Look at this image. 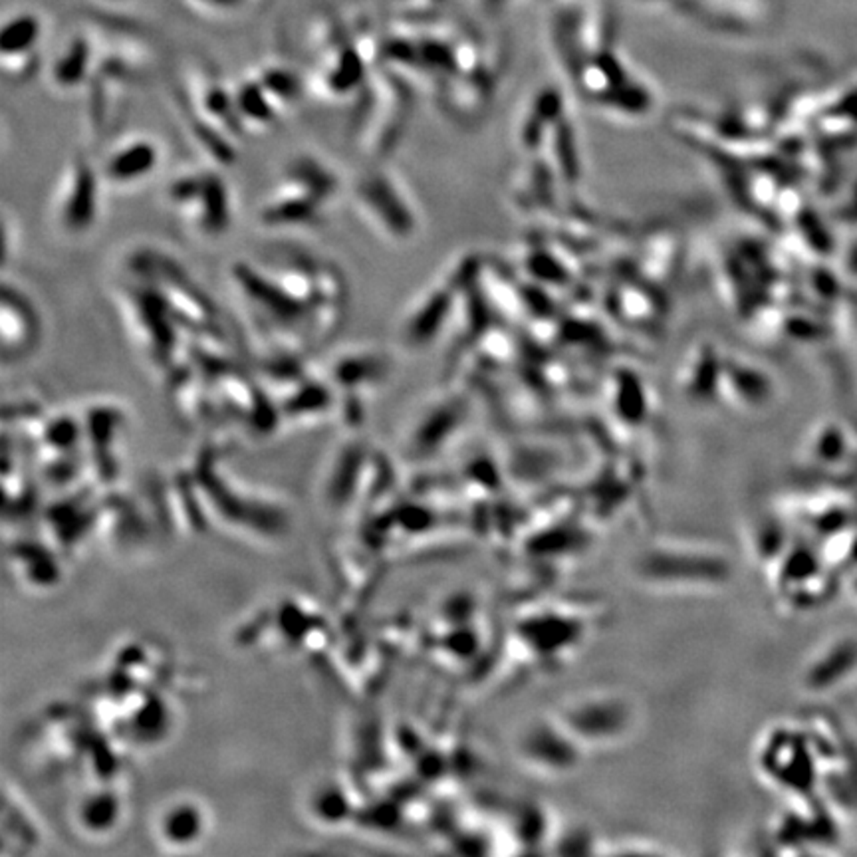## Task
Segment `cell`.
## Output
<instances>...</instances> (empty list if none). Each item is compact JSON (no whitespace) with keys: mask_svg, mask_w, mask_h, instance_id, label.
<instances>
[{"mask_svg":"<svg viewBox=\"0 0 857 857\" xmlns=\"http://www.w3.org/2000/svg\"><path fill=\"white\" fill-rule=\"evenodd\" d=\"M129 270L135 278L150 282L163 296L185 334L226 342V331L213 300L177 262L161 252L142 249L129 257Z\"/></svg>","mask_w":857,"mask_h":857,"instance_id":"6da1fadb","label":"cell"},{"mask_svg":"<svg viewBox=\"0 0 857 857\" xmlns=\"http://www.w3.org/2000/svg\"><path fill=\"white\" fill-rule=\"evenodd\" d=\"M169 203L191 218L195 229L216 239L229 231L233 221L231 195L224 179L213 169L179 173L167 187Z\"/></svg>","mask_w":857,"mask_h":857,"instance_id":"5b68a950","label":"cell"},{"mask_svg":"<svg viewBox=\"0 0 857 857\" xmlns=\"http://www.w3.org/2000/svg\"><path fill=\"white\" fill-rule=\"evenodd\" d=\"M320 56L314 72L318 92L328 100H355L371 80L373 46L328 22L318 38Z\"/></svg>","mask_w":857,"mask_h":857,"instance_id":"3957f363","label":"cell"},{"mask_svg":"<svg viewBox=\"0 0 857 857\" xmlns=\"http://www.w3.org/2000/svg\"><path fill=\"white\" fill-rule=\"evenodd\" d=\"M233 95L236 111H239V118L247 131L273 127L278 121L280 113H282V108L270 98L268 92L258 84L255 76L244 78V80L236 84Z\"/></svg>","mask_w":857,"mask_h":857,"instance_id":"2e32d148","label":"cell"},{"mask_svg":"<svg viewBox=\"0 0 857 857\" xmlns=\"http://www.w3.org/2000/svg\"><path fill=\"white\" fill-rule=\"evenodd\" d=\"M284 179L296 183V185L310 191L312 195L322 199L323 203H330L338 195L339 179L330 165L314 155H296L292 161L286 165Z\"/></svg>","mask_w":857,"mask_h":857,"instance_id":"e0dca14e","label":"cell"},{"mask_svg":"<svg viewBox=\"0 0 857 857\" xmlns=\"http://www.w3.org/2000/svg\"><path fill=\"white\" fill-rule=\"evenodd\" d=\"M0 347L3 362H20L37 349L42 334V323L37 306L30 302L19 286L3 284L0 298Z\"/></svg>","mask_w":857,"mask_h":857,"instance_id":"9c48e42d","label":"cell"},{"mask_svg":"<svg viewBox=\"0 0 857 857\" xmlns=\"http://www.w3.org/2000/svg\"><path fill=\"white\" fill-rule=\"evenodd\" d=\"M389 367L391 360L380 349H346L330 362V381L334 388L357 396L360 389L378 386L386 380Z\"/></svg>","mask_w":857,"mask_h":857,"instance_id":"4fadbf2b","label":"cell"},{"mask_svg":"<svg viewBox=\"0 0 857 857\" xmlns=\"http://www.w3.org/2000/svg\"><path fill=\"white\" fill-rule=\"evenodd\" d=\"M189 3L215 14H234L247 8L252 0H189Z\"/></svg>","mask_w":857,"mask_h":857,"instance_id":"d6986e66","label":"cell"},{"mask_svg":"<svg viewBox=\"0 0 857 857\" xmlns=\"http://www.w3.org/2000/svg\"><path fill=\"white\" fill-rule=\"evenodd\" d=\"M159 145L147 137H131L108 153L100 165L102 181L113 187H134L151 177L159 167Z\"/></svg>","mask_w":857,"mask_h":857,"instance_id":"7c38bea8","label":"cell"},{"mask_svg":"<svg viewBox=\"0 0 857 857\" xmlns=\"http://www.w3.org/2000/svg\"><path fill=\"white\" fill-rule=\"evenodd\" d=\"M556 716L584 748H601L622 742L633 732L637 708L629 697L592 690L572 697Z\"/></svg>","mask_w":857,"mask_h":857,"instance_id":"7a4b0ae2","label":"cell"},{"mask_svg":"<svg viewBox=\"0 0 857 857\" xmlns=\"http://www.w3.org/2000/svg\"><path fill=\"white\" fill-rule=\"evenodd\" d=\"M355 199L373 224L393 239H405L415 229V215L397 183L383 169H371L355 183Z\"/></svg>","mask_w":857,"mask_h":857,"instance_id":"ba28073f","label":"cell"},{"mask_svg":"<svg viewBox=\"0 0 857 857\" xmlns=\"http://www.w3.org/2000/svg\"><path fill=\"white\" fill-rule=\"evenodd\" d=\"M95 60H98V50L94 48V42L86 34H76L52 62L50 80L58 90L74 92L90 82L95 72Z\"/></svg>","mask_w":857,"mask_h":857,"instance_id":"9a60e30c","label":"cell"},{"mask_svg":"<svg viewBox=\"0 0 857 857\" xmlns=\"http://www.w3.org/2000/svg\"><path fill=\"white\" fill-rule=\"evenodd\" d=\"M124 300L131 328L147 357L163 370H177L181 357H185L181 346L185 331L175 320L163 296L150 282L135 278L124 290Z\"/></svg>","mask_w":857,"mask_h":857,"instance_id":"277c9868","label":"cell"},{"mask_svg":"<svg viewBox=\"0 0 857 857\" xmlns=\"http://www.w3.org/2000/svg\"><path fill=\"white\" fill-rule=\"evenodd\" d=\"M326 207L310 191L282 179V185L260 205L258 221L266 229H314L326 221Z\"/></svg>","mask_w":857,"mask_h":857,"instance_id":"8fae6325","label":"cell"},{"mask_svg":"<svg viewBox=\"0 0 857 857\" xmlns=\"http://www.w3.org/2000/svg\"><path fill=\"white\" fill-rule=\"evenodd\" d=\"M100 169L84 155L68 165L54 197L52 216L66 236H82L98 221L100 211Z\"/></svg>","mask_w":857,"mask_h":857,"instance_id":"8992f818","label":"cell"},{"mask_svg":"<svg viewBox=\"0 0 857 857\" xmlns=\"http://www.w3.org/2000/svg\"><path fill=\"white\" fill-rule=\"evenodd\" d=\"M102 3H108V4H118V3H126V0H102Z\"/></svg>","mask_w":857,"mask_h":857,"instance_id":"ffe728a7","label":"cell"},{"mask_svg":"<svg viewBox=\"0 0 857 857\" xmlns=\"http://www.w3.org/2000/svg\"><path fill=\"white\" fill-rule=\"evenodd\" d=\"M516 755L532 771L542 774H566L578 766L585 750L558 716L524 724L514 742Z\"/></svg>","mask_w":857,"mask_h":857,"instance_id":"52a82bcc","label":"cell"},{"mask_svg":"<svg viewBox=\"0 0 857 857\" xmlns=\"http://www.w3.org/2000/svg\"><path fill=\"white\" fill-rule=\"evenodd\" d=\"M258 84L265 87L270 98H273L280 108H290L304 98V80L302 76L286 64L270 62L266 66H260L255 74Z\"/></svg>","mask_w":857,"mask_h":857,"instance_id":"ac0fdd59","label":"cell"},{"mask_svg":"<svg viewBox=\"0 0 857 857\" xmlns=\"http://www.w3.org/2000/svg\"><path fill=\"white\" fill-rule=\"evenodd\" d=\"M44 37V22L37 12L20 11L6 16L0 30L3 72L12 82L30 80L40 66L38 46Z\"/></svg>","mask_w":857,"mask_h":857,"instance_id":"30bf717a","label":"cell"},{"mask_svg":"<svg viewBox=\"0 0 857 857\" xmlns=\"http://www.w3.org/2000/svg\"><path fill=\"white\" fill-rule=\"evenodd\" d=\"M191 108H193L199 116H203L205 119L211 121L213 126L218 129H223L224 134H229L231 137H244L247 135V127L239 118V111L234 106V95L233 90L224 87L223 82H218L216 78L203 76L195 86V90L187 95L185 100Z\"/></svg>","mask_w":857,"mask_h":857,"instance_id":"5bb4252c","label":"cell"}]
</instances>
